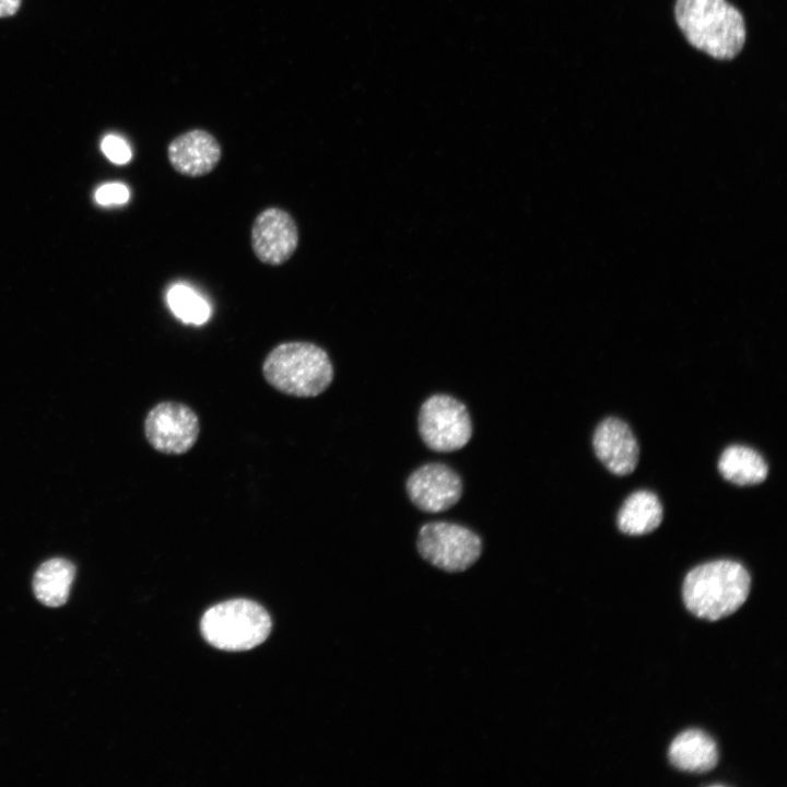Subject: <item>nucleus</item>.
<instances>
[{
    "mask_svg": "<svg viewBox=\"0 0 787 787\" xmlns=\"http://www.w3.org/2000/svg\"><path fill=\"white\" fill-rule=\"evenodd\" d=\"M676 21L688 42L713 58H735L745 42L742 14L726 0H677Z\"/></svg>",
    "mask_w": 787,
    "mask_h": 787,
    "instance_id": "1",
    "label": "nucleus"
},
{
    "mask_svg": "<svg viewBox=\"0 0 787 787\" xmlns=\"http://www.w3.org/2000/svg\"><path fill=\"white\" fill-rule=\"evenodd\" d=\"M751 577L732 560H717L691 569L683 582L686 609L697 618L717 621L736 612L748 599Z\"/></svg>",
    "mask_w": 787,
    "mask_h": 787,
    "instance_id": "2",
    "label": "nucleus"
},
{
    "mask_svg": "<svg viewBox=\"0 0 787 787\" xmlns=\"http://www.w3.org/2000/svg\"><path fill=\"white\" fill-rule=\"evenodd\" d=\"M266 381L278 391L298 398L317 397L333 379L328 353L306 341L283 342L273 348L262 364Z\"/></svg>",
    "mask_w": 787,
    "mask_h": 787,
    "instance_id": "3",
    "label": "nucleus"
},
{
    "mask_svg": "<svg viewBox=\"0 0 787 787\" xmlns=\"http://www.w3.org/2000/svg\"><path fill=\"white\" fill-rule=\"evenodd\" d=\"M271 619L258 603L228 600L210 608L201 619V633L212 646L243 651L260 645L271 631Z\"/></svg>",
    "mask_w": 787,
    "mask_h": 787,
    "instance_id": "4",
    "label": "nucleus"
},
{
    "mask_svg": "<svg viewBox=\"0 0 787 787\" xmlns=\"http://www.w3.org/2000/svg\"><path fill=\"white\" fill-rule=\"evenodd\" d=\"M418 550L424 560L437 568L457 573L477 562L482 542L475 532L461 525L433 521L420 529Z\"/></svg>",
    "mask_w": 787,
    "mask_h": 787,
    "instance_id": "5",
    "label": "nucleus"
},
{
    "mask_svg": "<svg viewBox=\"0 0 787 787\" xmlns=\"http://www.w3.org/2000/svg\"><path fill=\"white\" fill-rule=\"evenodd\" d=\"M419 433L432 450L450 453L467 445L472 423L467 407L448 395H434L419 413Z\"/></svg>",
    "mask_w": 787,
    "mask_h": 787,
    "instance_id": "6",
    "label": "nucleus"
},
{
    "mask_svg": "<svg viewBox=\"0 0 787 787\" xmlns=\"http://www.w3.org/2000/svg\"><path fill=\"white\" fill-rule=\"evenodd\" d=\"M144 433L155 450L165 455H183L198 441L200 422L190 407L176 401H163L149 411Z\"/></svg>",
    "mask_w": 787,
    "mask_h": 787,
    "instance_id": "7",
    "label": "nucleus"
},
{
    "mask_svg": "<svg viewBox=\"0 0 787 787\" xmlns=\"http://www.w3.org/2000/svg\"><path fill=\"white\" fill-rule=\"evenodd\" d=\"M250 239L252 251L261 262L279 266L287 261L297 248V225L286 211L268 208L255 219Z\"/></svg>",
    "mask_w": 787,
    "mask_h": 787,
    "instance_id": "8",
    "label": "nucleus"
},
{
    "mask_svg": "<svg viewBox=\"0 0 787 787\" xmlns=\"http://www.w3.org/2000/svg\"><path fill=\"white\" fill-rule=\"evenodd\" d=\"M411 502L421 510L441 513L453 507L461 497L460 477L443 463H426L414 470L407 480Z\"/></svg>",
    "mask_w": 787,
    "mask_h": 787,
    "instance_id": "9",
    "label": "nucleus"
},
{
    "mask_svg": "<svg viewBox=\"0 0 787 787\" xmlns=\"http://www.w3.org/2000/svg\"><path fill=\"white\" fill-rule=\"evenodd\" d=\"M592 445L598 459L614 474L631 473L638 461L639 448L629 425L620 419L608 418L596 428Z\"/></svg>",
    "mask_w": 787,
    "mask_h": 787,
    "instance_id": "10",
    "label": "nucleus"
},
{
    "mask_svg": "<svg viewBox=\"0 0 787 787\" xmlns=\"http://www.w3.org/2000/svg\"><path fill=\"white\" fill-rule=\"evenodd\" d=\"M167 156L179 174L199 177L212 172L221 160V146L204 130H190L175 138L168 145Z\"/></svg>",
    "mask_w": 787,
    "mask_h": 787,
    "instance_id": "11",
    "label": "nucleus"
},
{
    "mask_svg": "<svg viewBox=\"0 0 787 787\" xmlns=\"http://www.w3.org/2000/svg\"><path fill=\"white\" fill-rule=\"evenodd\" d=\"M668 756L671 764L680 771L706 773L718 762L716 742L700 729H689L678 735L671 742Z\"/></svg>",
    "mask_w": 787,
    "mask_h": 787,
    "instance_id": "12",
    "label": "nucleus"
},
{
    "mask_svg": "<svg viewBox=\"0 0 787 787\" xmlns=\"http://www.w3.org/2000/svg\"><path fill=\"white\" fill-rule=\"evenodd\" d=\"M662 516V505L656 494L641 490L624 501L616 522L622 532L639 536L654 531L660 525Z\"/></svg>",
    "mask_w": 787,
    "mask_h": 787,
    "instance_id": "13",
    "label": "nucleus"
},
{
    "mask_svg": "<svg viewBox=\"0 0 787 787\" xmlns=\"http://www.w3.org/2000/svg\"><path fill=\"white\" fill-rule=\"evenodd\" d=\"M718 470L729 482L747 486L765 480L768 467L754 449L743 445L727 447L719 457Z\"/></svg>",
    "mask_w": 787,
    "mask_h": 787,
    "instance_id": "14",
    "label": "nucleus"
},
{
    "mask_svg": "<svg viewBox=\"0 0 787 787\" xmlns=\"http://www.w3.org/2000/svg\"><path fill=\"white\" fill-rule=\"evenodd\" d=\"M74 574L75 567L68 560L51 559L44 562L34 576L36 598L49 607L63 604L69 598Z\"/></svg>",
    "mask_w": 787,
    "mask_h": 787,
    "instance_id": "15",
    "label": "nucleus"
},
{
    "mask_svg": "<svg viewBox=\"0 0 787 787\" xmlns=\"http://www.w3.org/2000/svg\"><path fill=\"white\" fill-rule=\"evenodd\" d=\"M166 299L175 316L186 324L202 325L210 318L211 308L207 301L184 284L173 285Z\"/></svg>",
    "mask_w": 787,
    "mask_h": 787,
    "instance_id": "16",
    "label": "nucleus"
},
{
    "mask_svg": "<svg viewBox=\"0 0 787 787\" xmlns=\"http://www.w3.org/2000/svg\"><path fill=\"white\" fill-rule=\"evenodd\" d=\"M101 149L109 161L119 165L128 163L132 155L126 140L116 134L106 136L101 143Z\"/></svg>",
    "mask_w": 787,
    "mask_h": 787,
    "instance_id": "17",
    "label": "nucleus"
},
{
    "mask_svg": "<svg viewBox=\"0 0 787 787\" xmlns=\"http://www.w3.org/2000/svg\"><path fill=\"white\" fill-rule=\"evenodd\" d=\"M129 198V189L120 183L104 184L95 191V200L101 205L124 204Z\"/></svg>",
    "mask_w": 787,
    "mask_h": 787,
    "instance_id": "18",
    "label": "nucleus"
},
{
    "mask_svg": "<svg viewBox=\"0 0 787 787\" xmlns=\"http://www.w3.org/2000/svg\"><path fill=\"white\" fill-rule=\"evenodd\" d=\"M20 5L21 0H0V17L15 14Z\"/></svg>",
    "mask_w": 787,
    "mask_h": 787,
    "instance_id": "19",
    "label": "nucleus"
}]
</instances>
